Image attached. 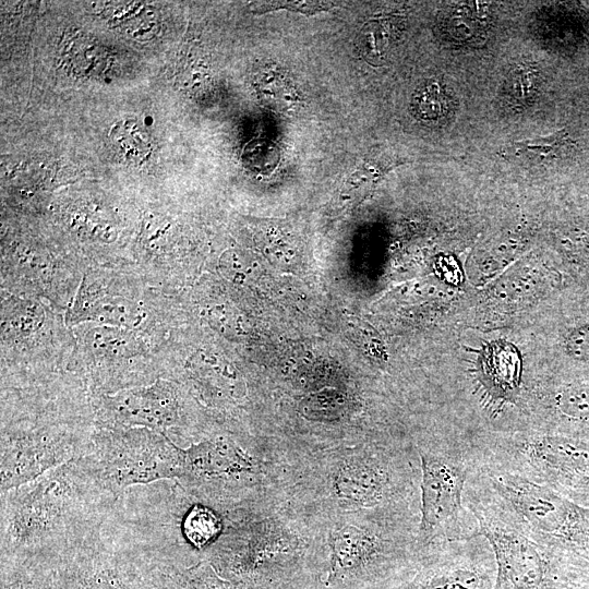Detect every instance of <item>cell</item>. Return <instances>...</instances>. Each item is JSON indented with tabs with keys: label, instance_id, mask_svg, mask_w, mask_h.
I'll return each instance as SVG.
<instances>
[{
	"label": "cell",
	"instance_id": "cell-1",
	"mask_svg": "<svg viewBox=\"0 0 589 589\" xmlns=\"http://www.w3.org/2000/svg\"><path fill=\"white\" fill-rule=\"evenodd\" d=\"M120 496L97 484L75 459L1 493V557L53 570L103 533Z\"/></svg>",
	"mask_w": 589,
	"mask_h": 589
},
{
	"label": "cell",
	"instance_id": "cell-2",
	"mask_svg": "<svg viewBox=\"0 0 589 589\" xmlns=\"http://www.w3.org/2000/svg\"><path fill=\"white\" fill-rule=\"evenodd\" d=\"M417 452L421 466V516L416 543L424 556L448 542L479 536L478 522L464 502L478 457L469 432L453 425L421 443Z\"/></svg>",
	"mask_w": 589,
	"mask_h": 589
},
{
	"label": "cell",
	"instance_id": "cell-3",
	"mask_svg": "<svg viewBox=\"0 0 589 589\" xmlns=\"http://www.w3.org/2000/svg\"><path fill=\"white\" fill-rule=\"evenodd\" d=\"M473 474L510 520L540 546L589 566V505L514 473L478 466Z\"/></svg>",
	"mask_w": 589,
	"mask_h": 589
},
{
	"label": "cell",
	"instance_id": "cell-4",
	"mask_svg": "<svg viewBox=\"0 0 589 589\" xmlns=\"http://www.w3.org/2000/svg\"><path fill=\"white\" fill-rule=\"evenodd\" d=\"M464 502L494 555L493 589H568L589 582V566L557 557L524 533L472 474Z\"/></svg>",
	"mask_w": 589,
	"mask_h": 589
},
{
	"label": "cell",
	"instance_id": "cell-5",
	"mask_svg": "<svg viewBox=\"0 0 589 589\" xmlns=\"http://www.w3.org/2000/svg\"><path fill=\"white\" fill-rule=\"evenodd\" d=\"M470 435L479 466L514 473L589 505V440L533 430Z\"/></svg>",
	"mask_w": 589,
	"mask_h": 589
},
{
	"label": "cell",
	"instance_id": "cell-6",
	"mask_svg": "<svg viewBox=\"0 0 589 589\" xmlns=\"http://www.w3.org/2000/svg\"><path fill=\"white\" fill-rule=\"evenodd\" d=\"M75 460L97 484L120 496L132 486L178 480L184 449L153 430L106 426L93 432Z\"/></svg>",
	"mask_w": 589,
	"mask_h": 589
},
{
	"label": "cell",
	"instance_id": "cell-7",
	"mask_svg": "<svg viewBox=\"0 0 589 589\" xmlns=\"http://www.w3.org/2000/svg\"><path fill=\"white\" fill-rule=\"evenodd\" d=\"M93 432L53 422L5 425L1 432V493L80 457Z\"/></svg>",
	"mask_w": 589,
	"mask_h": 589
},
{
	"label": "cell",
	"instance_id": "cell-8",
	"mask_svg": "<svg viewBox=\"0 0 589 589\" xmlns=\"http://www.w3.org/2000/svg\"><path fill=\"white\" fill-rule=\"evenodd\" d=\"M147 563L137 543L103 531L56 565L48 589H141Z\"/></svg>",
	"mask_w": 589,
	"mask_h": 589
},
{
	"label": "cell",
	"instance_id": "cell-9",
	"mask_svg": "<svg viewBox=\"0 0 589 589\" xmlns=\"http://www.w3.org/2000/svg\"><path fill=\"white\" fill-rule=\"evenodd\" d=\"M422 567L400 589H493L496 565L488 541L478 536L443 544L422 557Z\"/></svg>",
	"mask_w": 589,
	"mask_h": 589
},
{
	"label": "cell",
	"instance_id": "cell-10",
	"mask_svg": "<svg viewBox=\"0 0 589 589\" xmlns=\"http://www.w3.org/2000/svg\"><path fill=\"white\" fill-rule=\"evenodd\" d=\"M99 418L106 426L142 425L164 435L181 434L187 424L181 394L165 382L104 399Z\"/></svg>",
	"mask_w": 589,
	"mask_h": 589
},
{
	"label": "cell",
	"instance_id": "cell-11",
	"mask_svg": "<svg viewBox=\"0 0 589 589\" xmlns=\"http://www.w3.org/2000/svg\"><path fill=\"white\" fill-rule=\"evenodd\" d=\"M530 430L589 440V375L564 377L541 390Z\"/></svg>",
	"mask_w": 589,
	"mask_h": 589
},
{
	"label": "cell",
	"instance_id": "cell-12",
	"mask_svg": "<svg viewBox=\"0 0 589 589\" xmlns=\"http://www.w3.org/2000/svg\"><path fill=\"white\" fill-rule=\"evenodd\" d=\"M255 460L235 440L219 435L191 444L184 449L179 486L196 490L215 482H229L252 473Z\"/></svg>",
	"mask_w": 589,
	"mask_h": 589
},
{
	"label": "cell",
	"instance_id": "cell-13",
	"mask_svg": "<svg viewBox=\"0 0 589 589\" xmlns=\"http://www.w3.org/2000/svg\"><path fill=\"white\" fill-rule=\"evenodd\" d=\"M390 458L381 455L360 456L346 460L335 476L339 497L358 504L375 506L399 497L402 480Z\"/></svg>",
	"mask_w": 589,
	"mask_h": 589
},
{
	"label": "cell",
	"instance_id": "cell-14",
	"mask_svg": "<svg viewBox=\"0 0 589 589\" xmlns=\"http://www.w3.org/2000/svg\"><path fill=\"white\" fill-rule=\"evenodd\" d=\"M330 567L327 584L345 578L363 567L381 562L385 566L395 561V546L375 533L353 526H345L329 534Z\"/></svg>",
	"mask_w": 589,
	"mask_h": 589
},
{
	"label": "cell",
	"instance_id": "cell-15",
	"mask_svg": "<svg viewBox=\"0 0 589 589\" xmlns=\"http://www.w3.org/2000/svg\"><path fill=\"white\" fill-rule=\"evenodd\" d=\"M141 589H240L223 578L208 561L191 566L158 554H148Z\"/></svg>",
	"mask_w": 589,
	"mask_h": 589
},
{
	"label": "cell",
	"instance_id": "cell-16",
	"mask_svg": "<svg viewBox=\"0 0 589 589\" xmlns=\"http://www.w3.org/2000/svg\"><path fill=\"white\" fill-rule=\"evenodd\" d=\"M176 501L178 512V529L185 542L196 550L212 545L223 531V519L213 508L203 504H192L187 508Z\"/></svg>",
	"mask_w": 589,
	"mask_h": 589
},
{
	"label": "cell",
	"instance_id": "cell-17",
	"mask_svg": "<svg viewBox=\"0 0 589 589\" xmlns=\"http://www.w3.org/2000/svg\"><path fill=\"white\" fill-rule=\"evenodd\" d=\"M52 569L36 562L1 557V589H48Z\"/></svg>",
	"mask_w": 589,
	"mask_h": 589
},
{
	"label": "cell",
	"instance_id": "cell-18",
	"mask_svg": "<svg viewBox=\"0 0 589 589\" xmlns=\"http://www.w3.org/2000/svg\"><path fill=\"white\" fill-rule=\"evenodd\" d=\"M513 147L521 156L543 163L568 158L577 143L566 129H562L548 136L514 142Z\"/></svg>",
	"mask_w": 589,
	"mask_h": 589
},
{
	"label": "cell",
	"instance_id": "cell-19",
	"mask_svg": "<svg viewBox=\"0 0 589 589\" xmlns=\"http://www.w3.org/2000/svg\"><path fill=\"white\" fill-rule=\"evenodd\" d=\"M111 137L117 151L127 159H143L151 151L148 134L137 122L118 123L111 130Z\"/></svg>",
	"mask_w": 589,
	"mask_h": 589
},
{
	"label": "cell",
	"instance_id": "cell-20",
	"mask_svg": "<svg viewBox=\"0 0 589 589\" xmlns=\"http://www.w3.org/2000/svg\"><path fill=\"white\" fill-rule=\"evenodd\" d=\"M412 105L419 118L433 121L446 115L448 99L438 82L429 81L416 91Z\"/></svg>",
	"mask_w": 589,
	"mask_h": 589
},
{
	"label": "cell",
	"instance_id": "cell-21",
	"mask_svg": "<svg viewBox=\"0 0 589 589\" xmlns=\"http://www.w3.org/2000/svg\"><path fill=\"white\" fill-rule=\"evenodd\" d=\"M390 166L377 158L364 160L347 179L341 195L351 199L366 192Z\"/></svg>",
	"mask_w": 589,
	"mask_h": 589
},
{
	"label": "cell",
	"instance_id": "cell-22",
	"mask_svg": "<svg viewBox=\"0 0 589 589\" xmlns=\"http://www.w3.org/2000/svg\"><path fill=\"white\" fill-rule=\"evenodd\" d=\"M257 88L272 101H280L283 106L292 107L298 100L294 89L285 76L274 70L266 69L257 76Z\"/></svg>",
	"mask_w": 589,
	"mask_h": 589
},
{
	"label": "cell",
	"instance_id": "cell-23",
	"mask_svg": "<svg viewBox=\"0 0 589 589\" xmlns=\"http://www.w3.org/2000/svg\"><path fill=\"white\" fill-rule=\"evenodd\" d=\"M563 347L573 361L589 365V320L568 328L563 338Z\"/></svg>",
	"mask_w": 589,
	"mask_h": 589
},
{
	"label": "cell",
	"instance_id": "cell-24",
	"mask_svg": "<svg viewBox=\"0 0 589 589\" xmlns=\"http://www.w3.org/2000/svg\"><path fill=\"white\" fill-rule=\"evenodd\" d=\"M538 80V72L534 68L520 64L516 67L508 76L507 87L513 98L525 100L533 93Z\"/></svg>",
	"mask_w": 589,
	"mask_h": 589
},
{
	"label": "cell",
	"instance_id": "cell-25",
	"mask_svg": "<svg viewBox=\"0 0 589 589\" xmlns=\"http://www.w3.org/2000/svg\"><path fill=\"white\" fill-rule=\"evenodd\" d=\"M362 44L373 58H381L388 45L386 26L381 22H370L362 28Z\"/></svg>",
	"mask_w": 589,
	"mask_h": 589
},
{
	"label": "cell",
	"instance_id": "cell-26",
	"mask_svg": "<svg viewBox=\"0 0 589 589\" xmlns=\"http://www.w3.org/2000/svg\"><path fill=\"white\" fill-rule=\"evenodd\" d=\"M332 4L333 3L327 2H283L281 4L275 2L274 4H272L271 2H268L266 4V9L262 12L283 8L291 11H298L301 13L314 14L318 11L329 10L333 7Z\"/></svg>",
	"mask_w": 589,
	"mask_h": 589
},
{
	"label": "cell",
	"instance_id": "cell-27",
	"mask_svg": "<svg viewBox=\"0 0 589 589\" xmlns=\"http://www.w3.org/2000/svg\"><path fill=\"white\" fill-rule=\"evenodd\" d=\"M568 589H589V582L585 584V585L577 586V587L568 588Z\"/></svg>",
	"mask_w": 589,
	"mask_h": 589
}]
</instances>
